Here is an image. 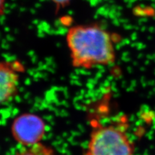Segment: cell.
Returning <instances> with one entry per match:
<instances>
[{
    "label": "cell",
    "instance_id": "7a4b0ae2",
    "mask_svg": "<svg viewBox=\"0 0 155 155\" xmlns=\"http://www.w3.org/2000/svg\"><path fill=\"white\" fill-rule=\"evenodd\" d=\"M134 146L124 130L114 126L96 130L85 155H133Z\"/></svg>",
    "mask_w": 155,
    "mask_h": 155
},
{
    "label": "cell",
    "instance_id": "3957f363",
    "mask_svg": "<svg viewBox=\"0 0 155 155\" xmlns=\"http://www.w3.org/2000/svg\"><path fill=\"white\" fill-rule=\"evenodd\" d=\"M45 130V126L43 121L33 114L19 116L12 125V133L14 139L25 147L40 143Z\"/></svg>",
    "mask_w": 155,
    "mask_h": 155
},
{
    "label": "cell",
    "instance_id": "5b68a950",
    "mask_svg": "<svg viewBox=\"0 0 155 155\" xmlns=\"http://www.w3.org/2000/svg\"><path fill=\"white\" fill-rule=\"evenodd\" d=\"M16 155H55L52 150L41 143L23 148Z\"/></svg>",
    "mask_w": 155,
    "mask_h": 155
},
{
    "label": "cell",
    "instance_id": "8992f818",
    "mask_svg": "<svg viewBox=\"0 0 155 155\" xmlns=\"http://www.w3.org/2000/svg\"><path fill=\"white\" fill-rule=\"evenodd\" d=\"M51 1L58 5L64 6L69 3L71 0H51Z\"/></svg>",
    "mask_w": 155,
    "mask_h": 155
},
{
    "label": "cell",
    "instance_id": "6da1fadb",
    "mask_svg": "<svg viewBox=\"0 0 155 155\" xmlns=\"http://www.w3.org/2000/svg\"><path fill=\"white\" fill-rule=\"evenodd\" d=\"M66 40L74 67L91 69L110 65L116 60L112 38L98 25H75L67 31Z\"/></svg>",
    "mask_w": 155,
    "mask_h": 155
},
{
    "label": "cell",
    "instance_id": "277c9868",
    "mask_svg": "<svg viewBox=\"0 0 155 155\" xmlns=\"http://www.w3.org/2000/svg\"><path fill=\"white\" fill-rule=\"evenodd\" d=\"M19 76L13 67L7 62L0 65V100L2 104L9 102L18 91Z\"/></svg>",
    "mask_w": 155,
    "mask_h": 155
}]
</instances>
